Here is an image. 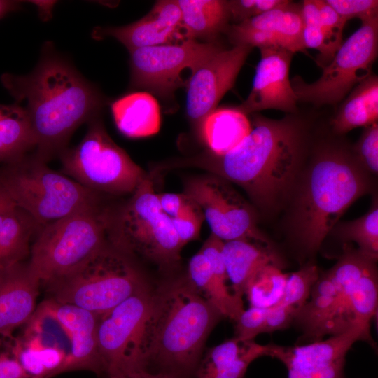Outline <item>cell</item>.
<instances>
[{"mask_svg":"<svg viewBox=\"0 0 378 378\" xmlns=\"http://www.w3.org/2000/svg\"><path fill=\"white\" fill-rule=\"evenodd\" d=\"M295 115L276 120L254 113L251 132L232 150L220 155L206 150L173 166L202 169L234 183L261 211L272 214L288 202L308 151L307 126Z\"/></svg>","mask_w":378,"mask_h":378,"instance_id":"1","label":"cell"},{"mask_svg":"<svg viewBox=\"0 0 378 378\" xmlns=\"http://www.w3.org/2000/svg\"><path fill=\"white\" fill-rule=\"evenodd\" d=\"M1 81L27 114L35 155L47 162L66 149L78 126L97 117L104 104L97 90L48 46L29 74L6 73Z\"/></svg>","mask_w":378,"mask_h":378,"instance_id":"2","label":"cell"},{"mask_svg":"<svg viewBox=\"0 0 378 378\" xmlns=\"http://www.w3.org/2000/svg\"><path fill=\"white\" fill-rule=\"evenodd\" d=\"M224 317L187 275L151 290L140 336L144 368L178 378L195 375L206 339Z\"/></svg>","mask_w":378,"mask_h":378,"instance_id":"3","label":"cell"},{"mask_svg":"<svg viewBox=\"0 0 378 378\" xmlns=\"http://www.w3.org/2000/svg\"><path fill=\"white\" fill-rule=\"evenodd\" d=\"M371 188L370 174L351 148L336 141L318 144L288 199V228L300 252L314 255L347 209Z\"/></svg>","mask_w":378,"mask_h":378,"instance_id":"4","label":"cell"},{"mask_svg":"<svg viewBox=\"0 0 378 378\" xmlns=\"http://www.w3.org/2000/svg\"><path fill=\"white\" fill-rule=\"evenodd\" d=\"M106 219L107 239L113 246L161 270L178 266L183 247L148 175L126 202L116 209L106 208Z\"/></svg>","mask_w":378,"mask_h":378,"instance_id":"5","label":"cell"},{"mask_svg":"<svg viewBox=\"0 0 378 378\" xmlns=\"http://www.w3.org/2000/svg\"><path fill=\"white\" fill-rule=\"evenodd\" d=\"M148 286L134 257L108 239L85 264L48 286L54 302L76 306L98 318Z\"/></svg>","mask_w":378,"mask_h":378,"instance_id":"6","label":"cell"},{"mask_svg":"<svg viewBox=\"0 0 378 378\" xmlns=\"http://www.w3.org/2000/svg\"><path fill=\"white\" fill-rule=\"evenodd\" d=\"M0 186L13 203L41 227L81 209L99 204L98 193L50 168L35 155L3 164Z\"/></svg>","mask_w":378,"mask_h":378,"instance_id":"7","label":"cell"},{"mask_svg":"<svg viewBox=\"0 0 378 378\" xmlns=\"http://www.w3.org/2000/svg\"><path fill=\"white\" fill-rule=\"evenodd\" d=\"M27 262L48 286L94 255L107 241L106 208L90 206L40 227Z\"/></svg>","mask_w":378,"mask_h":378,"instance_id":"8","label":"cell"},{"mask_svg":"<svg viewBox=\"0 0 378 378\" xmlns=\"http://www.w3.org/2000/svg\"><path fill=\"white\" fill-rule=\"evenodd\" d=\"M59 157L64 174L98 194L132 195L148 175L111 139L97 117L81 141Z\"/></svg>","mask_w":378,"mask_h":378,"instance_id":"9","label":"cell"},{"mask_svg":"<svg viewBox=\"0 0 378 378\" xmlns=\"http://www.w3.org/2000/svg\"><path fill=\"white\" fill-rule=\"evenodd\" d=\"M378 50V17L361 27L342 43L320 78L312 83L300 76L291 85L298 101L314 106L335 105L371 74Z\"/></svg>","mask_w":378,"mask_h":378,"instance_id":"10","label":"cell"},{"mask_svg":"<svg viewBox=\"0 0 378 378\" xmlns=\"http://www.w3.org/2000/svg\"><path fill=\"white\" fill-rule=\"evenodd\" d=\"M183 192L200 206L211 234L223 241L246 239L272 247L253 206L228 181L209 173L195 176L184 183Z\"/></svg>","mask_w":378,"mask_h":378,"instance_id":"11","label":"cell"},{"mask_svg":"<svg viewBox=\"0 0 378 378\" xmlns=\"http://www.w3.org/2000/svg\"><path fill=\"white\" fill-rule=\"evenodd\" d=\"M219 43L183 39L181 43L155 46L130 52L131 83L169 99L183 85L181 72L192 74L214 53L222 49Z\"/></svg>","mask_w":378,"mask_h":378,"instance_id":"12","label":"cell"},{"mask_svg":"<svg viewBox=\"0 0 378 378\" xmlns=\"http://www.w3.org/2000/svg\"><path fill=\"white\" fill-rule=\"evenodd\" d=\"M150 295L148 286L98 318V351L104 372L108 378L144 368L140 336Z\"/></svg>","mask_w":378,"mask_h":378,"instance_id":"13","label":"cell"},{"mask_svg":"<svg viewBox=\"0 0 378 378\" xmlns=\"http://www.w3.org/2000/svg\"><path fill=\"white\" fill-rule=\"evenodd\" d=\"M251 50L245 46L223 48L191 74L187 85L186 113L197 132L204 118L233 87Z\"/></svg>","mask_w":378,"mask_h":378,"instance_id":"14","label":"cell"},{"mask_svg":"<svg viewBox=\"0 0 378 378\" xmlns=\"http://www.w3.org/2000/svg\"><path fill=\"white\" fill-rule=\"evenodd\" d=\"M225 33L233 46L281 48L304 52L301 5L290 1L258 16L227 27Z\"/></svg>","mask_w":378,"mask_h":378,"instance_id":"15","label":"cell"},{"mask_svg":"<svg viewBox=\"0 0 378 378\" xmlns=\"http://www.w3.org/2000/svg\"><path fill=\"white\" fill-rule=\"evenodd\" d=\"M259 49L260 60L255 69L251 90L237 108L246 115L266 109L296 113L299 101L289 78L294 53L281 48Z\"/></svg>","mask_w":378,"mask_h":378,"instance_id":"16","label":"cell"},{"mask_svg":"<svg viewBox=\"0 0 378 378\" xmlns=\"http://www.w3.org/2000/svg\"><path fill=\"white\" fill-rule=\"evenodd\" d=\"M359 340L373 343L370 332L355 325L323 341H315L306 345L284 346L269 344L267 356L284 364L288 378H298L345 358L352 345Z\"/></svg>","mask_w":378,"mask_h":378,"instance_id":"17","label":"cell"},{"mask_svg":"<svg viewBox=\"0 0 378 378\" xmlns=\"http://www.w3.org/2000/svg\"><path fill=\"white\" fill-rule=\"evenodd\" d=\"M181 13L177 1H158L150 11L140 20L121 27H96L97 39L111 36L122 43L129 52L142 48L173 43L181 36Z\"/></svg>","mask_w":378,"mask_h":378,"instance_id":"18","label":"cell"},{"mask_svg":"<svg viewBox=\"0 0 378 378\" xmlns=\"http://www.w3.org/2000/svg\"><path fill=\"white\" fill-rule=\"evenodd\" d=\"M50 314L63 328L71 340L66 370L88 369L104 372L97 344L98 317L92 313L71 304L53 301Z\"/></svg>","mask_w":378,"mask_h":378,"instance_id":"19","label":"cell"},{"mask_svg":"<svg viewBox=\"0 0 378 378\" xmlns=\"http://www.w3.org/2000/svg\"><path fill=\"white\" fill-rule=\"evenodd\" d=\"M41 284L28 263L3 270L0 276V337L11 335L28 321L36 307Z\"/></svg>","mask_w":378,"mask_h":378,"instance_id":"20","label":"cell"},{"mask_svg":"<svg viewBox=\"0 0 378 378\" xmlns=\"http://www.w3.org/2000/svg\"><path fill=\"white\" fill-rule=\"evenodd\" d=\"M268 344L251 341L247 344L233 337L210 349L202 358L197 378H244L249 365L260 356H267Z\"/></svg>","mask_w":378,"mask_h":378,"instance_id":"21","label":"cell"},{"mask_svg":"<svg viewBox=\"0 0 378 378\" xmlns=\"http://www.w3.org/2000/svg\"><path fill=\"white\" fill-rule=\"evenodd\" d=\"M222 253L233 294L240 298L248 281L261 268L272 263L281 265L272 247L246 239L223 241Z\"/></svg>","mask_w":378,"mask_h":378,"instance_id":"22","label":"cell"},{"mask_svg":"<svg viewBox=\"0 0 378 378\" xmlns=\"http://www.w3.org/2000/svg\"><path fill=\"white\" fill-rule=\"evenodd\" d=\"M111 113L117 128L130 138L149 136L160 129V107L148 92H132L116 99Z\"/></svg>","mask_w":378,"mask_h":378,"instance_id":"23","label":"cell"},{"mask_svg":"<svg viewBox=\"0 0 378 378\" xmlns=\"http://www.w3.org/2000/svg\"><path fill=\"white\" fill-rule=\"evenodd\" d=\"M251 130L247 115L237 107L219 108L204 118L197 133L206 150L220 155L239 145Z\"/></svg>","mask_w":378,"mask_h":378,"instance_id":"24","label":"cell"},{"mask_svg":"<svg viewBox=\"0 0 378 378\" xmlns=\"http://www.w3.org/2000/svg\"><path fill=\"white\" fill-rule=\"evenodd\" d=\"M40 227L15 204L0 209V270L22 262L29 255L31 238Z\"/></svg>","mask_w":378,"mask_h":378,"instance_id":"25","label":"cell"},{"mask_svg":"<svg viewBox=\"0 0 378 378\" xmlns=\"http://www.w3.org/2000/svg\"><path fill=\"white\" fill-rule=\"evenodd\" d=\"M184 39L214 41L229 26L227 1L178 0Z\"/></svg>","mask_w":378,"mask_h":378,"instance_id":"26","label":"cell"},{"mask_svg":"<svg viewBox=\"0 0 378 378\" xmlns=\"http://www.w3.org/2000/svg\"><path fill=\"white\" fill-rule=\"evenodd\" d=\"M378 120V77L371 74L358 84L340 104L331 121L335 134L342 135Z\"/></svg>","mask_w":378,"mask_h":378,"instance_id":"27","label":"cell"},{"mask_svg":"<svg viewBox=\"0 0 378 378\" xmlns=\"http://www.w3.org/2000/svg\"><path fill=\"white\" fill-rule=\"evenodd\" d=\"M337 294L330 270L319 274L309 300L298 311L294 320L307 337L319 339L330 334L337 307Z\"/></svg>","mask_w":378,"mask_h":378,"instance_id":"28","label":"cell"},{"mask_svg":"<svg viewBox=\"0 0 378 378\" xmlns=\"http://www.w3.org/2000/svg\"><path fill=\"white\" fill-rule=\"evenodd\" d=\"M187 276L197 290L224 317L236 321L244 312L242 298L230 292L227 283L214 274L206 259L200 251L189 262Z\"/></svg>","mask_w":378,"mask_h":378,"instance_id":"29","label":"cell"},{"mask_svg":"<svg viewBox=\"0 0 378 378\" xmlns=\"http://www.w3.org/2000/svg\"><path fill=\"white\" fill-rule=\"evenodd\" d=\"M33 148L35 142L27 114L15 103L0 120V164L20 159Z\"/></svg>","mask_w":378,"mask_h":378,"instance_id":"30","label":"cell"},{"mask_svg":"<svg viewBox=\"0 0 378 378\" xmlns=\"http://www.w3.org/2000/svg\"><path fill=\"white\" fill-rule=\"evenodd\" d=\"M337 237L345 242L353 241L358 251L368 258L376 262L378 258V203L373 199L369 211L351 221L337 223L332 228Z\"/></svg>","mask_w":378,"mask_h":378,"instance_id":"31","label":"cell"},{"mask_svg":"<svg viewBox=\"0 0 378 378\" xmlns=\"http://www.w3.org/2000/svg\"><path fill=\"white\" fill-rule=\"evenodd\" d=\"M378 286L375 264L356 281L349 299V310L354 325L370 332V321L377 309Z\"/></svg>","mask_w":378,"mask_h":378,"instance_id":"32","label":"cell"},{"mask_svg":"<svg viewBox=\"0 0 378 378\" xmlns=\"http://www.w3.org/2000/svg\"><path fill=\"white\" fill-rule=\"evenodd\" d=\"M288 277L281 265L272 263L261 268L245 289L250 307L267 308L276 304L283 295Z\"/></svg>","mask_w":378,"mask_h":378,"instance_id":"33","label":"cell"},{"mask_svg":"<svg viewBox=\"0 0 378 378\" xmlns=\"http://www.w3.org/2000/svg\"><path fill=\"white\" fill-rule=\"evenodd\" d=\"M323 36V52L317 56V64L323 68L342 46L343 29L346 23L326 0H317Z\"/></svg>","mask_w":378,"mask_h":378,"instance_id":"34","label":"cell"},{"mask_svg":"<svg viewBox=\"0 0 378 378\" xmlns=\"http://www.w3.org/2000/svg\"><path fill=\"white\" fill-rule=\"evenodd\" d=\"M319 274L317 267L311 264L288 275L283 295L274 305L292 307L299 311L309 300Z\"/></svg>","mask_w":378,"mask_h":378,"instance_id":"35","label":"cell"},{"mask_svg":"<svg viewBox=\"0 0 378 378\" xmlns=\"http://www.w3.org/2000/svg\"><path fill=\"white\" fill-rule=\"evenodd\" d=\"M171 220L183 247L199 238L204 216L200 206L190 197L181 213Z\"/></svg>","mask_w":378,"mask_h":378,"instance_id":"36","label":"cell"},{"mask_svg":"<svg viewBox=\"0 0 378 378\" xmlns=\"http://www.w3.org/2000/svg\"><path fill=\"white\" fill-rule=\"evenodd\" d=\"M360 166L370 175L378 173V124L365 127L357 143L351 148Z\"/></svg>","mask_w":378,"mask_h":378,"instance_id":"37","label":"cell"},{"mask_svg":"<svg viewBox=\"0 0 378 378\" xmlns=\"http://www.w3.org/2000/svg\"><path fill=\"white\" fill-rule=\"evenodd\" d=\"M303 20V41L305 48L315 49L320 56L323 52V36L321 29L317 0H304L301 4Z\"/></svg>","mask_w":378,"mask_h":378,"instance_id":"38","label":"cell"},{"mask_svg":"<svg viewBox=\"0 0 378 378\" xmlns=\"http://www.w3.org/2000/svg\"><path fill=\"white\" fill-rule=\"evenodd\" d=\"M288 0H231L227 1L230 20L237 24L274 8L285 6Z\"/></svg>","mask_w":378,"mask_h":378,"instance_id":"39","label":"cell"},{"mask_svg":"<svg viewBox=\"0 0 378 378\" xmlns=\"http://www.w3.org/2000/svg\"><path fill=\"white\" fill-rule=\"evenodd\" d=\"M269 307H250L241 314L235 327V338L240 342L253 341L258 335L263 333Z\"/></svg>","mask_w":378,"mask_h":378,"instance_id":"40","label":"cell"},{"mask_svg":"<svg viewBox=\"0 0 378 378\" xmlns=\"http://www.w3.org/2000/svg\"><path fill=\"white\" fill-rule=\"evenodd\" d=\"M345 21L359 18L361 22L378 17L377 0H326Z\"/></svg>","mask_w":378,"mask_h":378,"instance_id":"41","label":"cell"},{"mask_svg":"<svg viewBox=\"0 0 378 378\" xmlns=\"http://www.w3.org/2000/svg\"><path fill=\"white\" fill-rule=\"evenodd\" d=\"M298 309L292 307L274 305L269 307L264 332H272L288 328L295 320Z\"/></svg>","mask_w":378,"mask_h":378,"instance_id":"42","label":"cell"},{"mask_svg":"<svg viewBox=\"0 0 378 378\" xmlns=\"http://www.w3.org/2000/svg\"><path fill=\"white\" fill-rule=\"evenodd\" d=\"M16 339L10 347L0 350V378H32L21 366L16 354Z\"/></svg>","mask_w":378,"mask_h":378,"instance_id":"43","label":"cell"},{"mask_svg":"<svg viewBox=\"0 0 378 378\" xmlns=\"http://www.w3.org/2000/svg\"><path fill=\"white\" fill-rule=\"evenodd\" d=\"M161 209L170 218L177 216L188 203L190 197L186 194L174 192L157 193Z\"/></svg>","mask_w":378,"mask_h":378,"instance_id":"44","label":"cell"},{"mask_svg":"<svg viewBox=\"0 0 378 378\" xmlns=\"http://www.w3.org/2000/svg\"><path fill=\"white\" fill-rule=\"evenodd\" d=\"M344 365L345 358H340L325 368L298 378H344Z\"/></svg>","mask_w":378,"mask_h":378,"instance_id":"45","label":"cell"},{"mask_svg":"<svg viewBox=\"0 0 378 378\" xmlns=\"http://www.w3.org/2000/svg\"><path fill=\"white\" fill-rule=\"evenodd\" d=\"M115 378H178L175 376L159 373V372H153L147 370L145 368H140L136 369L133 371H131L125 374L120 375Z\"/></svg>","mask_w":378,"mask_h":378,"instance_id":"46","label":"cell"},{"mask_svg":"<svg viewBox=\"0 0 378 378\" xmlns=\"http://www.w3.org/2000/svg\"><path fill=\"white\" fill-rule=\"evenodd\" d=\"M20 3L16 1L0 0V18L7 13L20 8Z\"/></svg>","mask_w":378,"mask_h":378,"instance_id":"47","label":"cell"},{"mask_svg":"<svg viewBox=\"0 0 378 378\" xmlns=\"http://www.w3.org/2000/svg\"><path fill=\"white\" fill-rule=\"evenodd\" d=\"M15 204L5 190L0 186V209Z\"/></svg>","mask_w":378,"mask_h":378,"instance_id":"48","label":"cell"},{"mask_svg":"<svg viewBox=\"0 0 378 378\" xmlns=\"http://www.w3.org/2000/svg\"><path fill=\"white\" fill-rule=\"evenodd\" d=\"M13 107L12 105H3L0 104V120L6 116L8 113L10 112Z\"/></svg>","mask_w":378,"mask_h":378,"instance_id":"49","label":"cell"},{"mask_svg":"<svg viewBox=\"0 0 378 378\" xmlns=\"http://www.w3.org/2000/svg\"><path fill=\"white\" fill-rule=\"evenodd\" d=\"M2 271H3V270H0V276L1 275Z\"/></svg>","mask_w":378,"mask_h":378,"instance_id":"50","label":"cell"}]
</instances>
